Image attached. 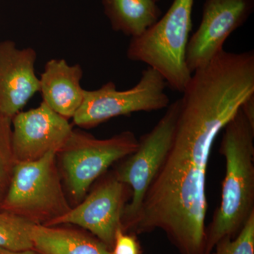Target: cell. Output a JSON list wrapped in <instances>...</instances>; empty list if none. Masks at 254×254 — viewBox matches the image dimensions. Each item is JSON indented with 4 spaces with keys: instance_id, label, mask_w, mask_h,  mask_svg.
<instances>
[{
    "instance_id": "cell-2",
    "label": "cell",
    "mask_w": 254,
    "mask_h": 254,
    "mask_svg": "<svg viewBox=\"0 0 254 254\" xmlns=\"http://www.w3.org/2000/svg\"><path fill=\"white\" fill-rule=\"evenodd\" d=\"M194 0H174L166 14L149 29L131 38L128 60L146 64L158 71L172 90L183 93L192 73L187 66V45Z\"/></svg>"
},
{
    "instance_id": "cell-3",
    "label": "cell",
    "mask_w": 254,
    "mask_h": 254,
    "mask_svg": "<svg viewBox=\"0 0 254 254\" xmlns=\"http://www.w3.org/2000/svg\"><path fill=\"white\" fill-rule=\"evenodd\" d=\"M57 152L15 164L0 208L37 225H49L71 210L62 185Z\"/></svg>"
},
{
    "instance_id": "cell-12",
    "label": "cell",
    "mask_w": 254,
    "mask_h": 254,
    "mask_svg": "<svg viewBox=\"0 0 254 254\" xmlns=\"http://www.w3.org/2000/svg\"><path fill=\"white\" fill-rule=\"evenodd\" d=\"M31 240L33 250L39 254H112L97 237L58 226L34 224Z\"/></svg>"
},
{
    "instance_id": "cell-14",
    "label": "cell",
    "mask_w": 254,
    "mask_h": 254,
    "mask_svg": "<svg viewBox=\"0 0 254 254\" xmlns=\"http://www.w3.org/2000/svg\"><path fill=\"white\" fill-rule=\"evenodd\" d=\"M34 223L8 213L0 212V248L21 252L33 250L31 230Z\"/></svg>"
},
{
    "instance_id": "cell-8",
    "label": "cell",
    "mask_w": 254,
    "mask_h": 254,
    "mask_svg": "<svg viewBox=\"0 0 254 254\" xmlns=\"http://www.w3.org/2000/svg\"><path fill=\"white\" fill-rule=\"evenodd\" d=\"M126 185L112 175L85 197L75 208L47 226L71 224L91 232L110 250L115 235L122 227L126 205Z\"/></svg>"
},
{
    "instance_id": "cell-16",
    "label": "cell",
    "mask_w": 254,
    "mask_h": 254,
    "mask_svg": "<svg viewBox=\"0 0 254 254\" xmlns=\"http://www.w3.org/2000/svg\"><path fill=\"white\" fill-rule=\"evenodd\" d=\"M210 254H254V213L234 238H225Z\"/></svg>"
},
{
    "instance_id": "cell-19",
    "label": "cell",
    "mask_w": 254,
    "mask_h": 254,
    "mask_svg": "<svg viewBox=\"0 0 254 254\" xmlns=\"http://www.w3.org/2000/svg\"><path fill=\"white\" fill-rule=\"evenodd\" d=\"M0 254H39L33 250L21 251V252H12V251L0 248Z\"/></svg>"
},
{
    "instance_id": "cell-18",
    "label": "cell",
    "mask_w": 254,
    "mask_h": 254,
    "mask_svg": "<svg viewBox=\"0 0 254 254\" xmlns=\"http://www.w3.org/2000/svg\"><path fill=\"white\" fill-rule=\"evenodd\" d=\"M242 113L254 128V94L246 99L240 108Z\"/></svg>"
},
{
    "instance_id": "cell-9",
    "label": "cell",
    "mask_w": 254,
    "mask_h": 254,
    "mask_svg": "<svg viewBox=\"0 0 254 254\" xmlns=\"http://www.w3.org/2000/svg\"><path fill=\"white\" fill-rule=\"evenodd\" d=\"M11 149L15 163L39 160L58 153L72 131L68 120L42 102L36 108L19 112L11 120Z\"/></svg>"
},
{
    "instance_id": "cell-15",
    "label": "cell",
    "mask_w": 254,
    "mask_h": 254,
    "mask_svg": "<svg viewBox=\"0 0 254 254\" xmlns=\"http://www.w3.org/2000/svg\"><path fill=\"white\" fill-rule=\"evenodd\" d=\"M15 164L11 149V120L0 113V206L9 188Z\"/></svg>"
},
{
    "instance_id": "cell-1",
    "label": "cell",
    "mask_w": 254,
    "mask_h": 254,
    "mask_svg": "<svg viewBox=\"0 0 254 254\" xmlns=\"http://www.w3.org/2000/svg\"><path fill=\"white\" fill-rule=\"evenodd\" d=\"M223 131L225 178L220 205L205 228V254L220 241L236 236L254 213V128L240 109Z\"/></svg>"
},
{
    "instance_id": "cell-10",
    "label": "cell",
    "mask_w": 254,
    "mask_h": 254,
    "mask_svg": "<svg viewBox=\"0 0 254 254\" xmlns=\"http://www.w3.org/2000/svg\"><path fill=\"white\" fill-rule=\"evenodd\" d=\"M37 54L31 48L0 43V113L12 120L32 97L40 91L35 71Z\"/></svg>"
},
{
    "instance_id": "cell-6",
    "label": "cell",
    "mask_w": 254,
    "mask_h": 254,
    "mask_svg": "<svg viewBox=\"0 0 254 254\" xmlns=\"http://www.w3.org/2000/svg\"><path fill=\"white\" fill-rule=\"evenodd\" d=\"M167 86L163 76L148 66L130 89L119 91L115 83L110 81L98 89L85 90L83 103L72 118L73 123L91 128L117 117L165 109L170 104L165 93Z\"/></svg>"
},
{
    "instance_id": "cell-13",
    "label": "cell",
    "mask_w": 254,
    "mask_h": 254,
    "mask_svg": "<svg viewBox=\"0 0 254 254\" xmlns=\"http://www.w3.org/2000/svg\"><path fill=\"white\" fill-rule=\"evenodd\" d=\"M114 31L131 38L143 35L161 16L155 0H101Z\"/></svg>"
},
{
    "instance_id": "cell-4",
    "label": "cell",
    "mask_w": 254,
    "mask_h": 254,
    "mask_svg": "<svg viewBox=\"0 0 254 254\" xmlns=\"http://www.w3.org/2000/svg\"><path fill=\"white\" fill-rule=\"evenodd\" d=\"M138 145V138L130 131L99 139L73 129L56 155L71 198L79 203L92 184L113 164L133 153Z\"/></svg>"
},
{
    "instance_id": "cell-5",
    "label": "cell",
    "mask_w": 254,
    "mask_h": 254,
    "mask_svg": "<svg viewBox=\"0 0 254 254\" xmlns=\"http://www.w3.org/2000/svg\"><path fill=\"white\" fill-rule=\"evenodd\" d=\"M180 108V98L168 105L166 112L151 130L138 139L136 150L127 156L115 176L131 192L126 203L122 227L131 230L141 210L150 185L165 161L173 142Z\"/></svg>"
},
{
    "instance_id": "cell-7",
    "label": "cell",
    "mask_w": 254,
    "mask_h": 254,
    "mask_svg": "<svg viewBox=\"0 0 254 254\" xmlns=\"http://www.w3.org/2000/svg\"><path fill=\"white\" fill-rule=\"evenodd\" d=\"M254 9V0H205L198 29L187 45L190 73L205 66L223 49L229 36L242 27Z\"/></svg>"
},
{
    "instance_id": "cell-11",
    "label": "cell",
    "mask_w": 254,
    "mask_h": 254,
    "mask_svg": "<svg viewBox=\"0 0 254 254\" xmlns=\"http://www.w3.org/2000/svg\"><path fill=\"white\" fill-rule=\"evenodd\" d=\"M82 76L80 65H69L63 59L50 60L39 78L43 103L64 118H73L84 98Z\"/></svg>"
},
{
    "instance_id": "cell-20",
    "label": "cell",
    "mask_w": 254,
    "mask_h": 254,
    "mask_svg": "<svg viewBox=\"0 0 254 254\" xmlns=\"http://www.w3.org/2000/svg\"><path fill=\"white\" fill-rule=\"evenodd\" d=\"M155 1H160V0H155Z\"/></svg>"
},
{
    "instance_id": "cell-17",
    "label": "cell",
    "mask_w": 254,
    "mask_h": 254,
    "mask_svg": "<svg viewBox=\"0 0 254 254\" xmlns=\"http://www.w3.org/2000/svg\"><path fill=\"white\" fill-rule=\"evenodd\" d=\"M141 248L136 237L127 235L123 229H119L115 235L112 254H140Z\"/></svg>"
}]
</instances>
